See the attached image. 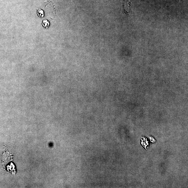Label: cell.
I'll return each instance as SVG.
<instances>
[{"label": "cell", "instance_id": "2", "mask_svg": "<svg viewBox=\"0 0 188 188\" xmlns=\"http://www.w3.org/2000/svg\"><path fill=\"white\" fill-rule=\"evenodd\" d=\"M37 14L39 17H43L44 16V11L42 10H38L37 11Z\"/></svg>", "mask_w": 188, "mask_h": 188}, {"label": "cell", "instance_id": "1", "mask_svg": "<svg viewBox=\"0 0 188 188\" xmlns=\"http://www.w3.org/2000/svg\"><path fill=\"white\" fill-rule=\"evenodd\" d=\"M42 24H43V26L44 28H48V27L49 26L50 22H49L48 20H44L43 21Z\"/></svg>", "mask_w": 188, "mask_h": 188}]
</instances>
